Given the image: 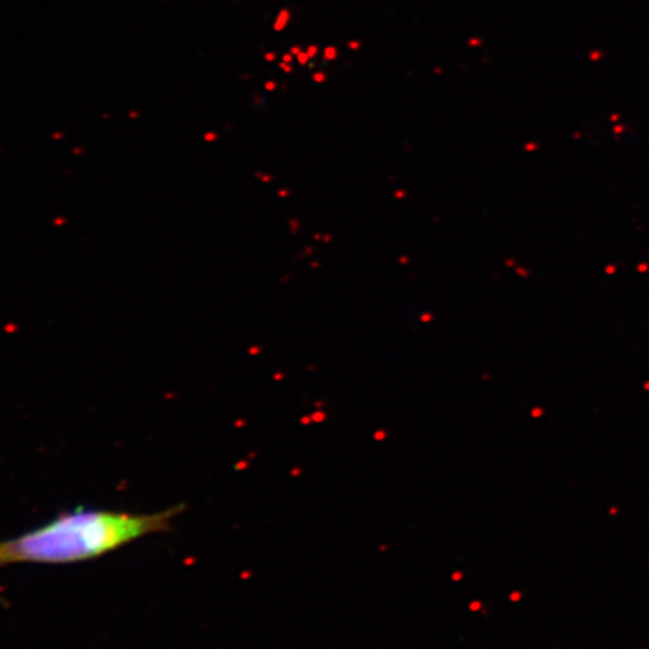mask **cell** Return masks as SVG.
<instances>
[{
  "mask_svg": "<svg viewBox=\"0 0 649 649\" xmlns=\"http://www.w3.org/2000/svg\"><path fill=\"white\" fill-rule=\"evenodd\" d=\"M184 507L158 513L131 514L110 510L78 508L56 519L0 540V568L17 563H75L104 556L143 537L167 532Z\"/></svg>",
  "mask_w": 649,
  "mask_h": 649,
  "instance_id": "6da1fadb",
  "label": "cell"
}]
</instances>
